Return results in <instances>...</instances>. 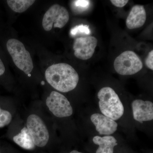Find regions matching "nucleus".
<instances>
[{
	"label": "nucleus",
	"mask_w": 153,
	"mask_h": 153,
	"mask_svg": "<svg viewBox=\"0 0 153 153\" xmlns=\"http://www.w3.org/2000/svg\"><path fill=\"white\" fill-rule=\"evenodd\" d=\"M47 82L55 89L60 92H69L76 87L79 76L76 70L66 63L54 64L45 71Z\"/></svg>",
	"instance_id": "obj_1"
},
{
	"label": "nucleus",
	"mask_w": 153,
	"mask_h": 153,
	"mask_svg": "<svg viewBox=\"0 0 153 153\" xmlns=\"http://www.w3.org/2000/svg\"><path fill=\"white\" fill-rule=\"evenodd\" d=\"M99 106L102 114L114 120L123 115L124 108L117 94L111 88H102L97 94Z\"/></svg>",
	"instance_id": "obj_2"
},
{
	"label": "nucleus",
	"mask_w": 153,
	"mask_h": 153,
	"mask_svg": "<svg viewBox=\"0 0 153 153\" xmlns=\"http://www.w3.org/2000/svg\"><path fill=\"white\" fill-rule=\"evenodd\" d=\"M6 48L16 66L27 74L33 69V63L30 52L25 45L17 39L11 38L6 43Z\"/></svg>",
	"instance_id": "obj_3"
},
{
	"label": "nucleus",
	"mask_w": 153,
	"mask_h": 153,
	"mask_svg": "<svg viewBox=\"0 0 153 153\" xmlns=\"http://www.w3.org/2000/svg\"><path fill=\"white\" fill-rule=\"evenodd\" d=\"M115 70L122 75H133L143 68L141 60L134 52L126 51L116 57L114 63Z\"/></svg>",
	"instance_id": "obj_4"
},
{
	"label": "nucleus",
	"mask_w": 153,
	"mask_h": 153,
	"mask_svg": "<svg viewBox=\"0 0 153 153\" xmlns=\"http://www.w3.org/2000/svg\"><path fill=\"white\" fill-rule=\"evenodd\" d=\"M69 19V13L66 8L60 5H53L44 14L42 20L44 30L49 31L52 27L62 28Z\"/></svg>",
	"instance_id": "obj_5"
},
{
	"label": "nucleus",
	"mask_w": 153,
	"mask_h": 153,
	"mask_svg": "<svg viewBox=\"0 0 153 153\" xmlns=\"http://www.w3.org/2000/svg\"><path fill=\"white\" fill-rule=\"evenodd\" d=\"M27 126L35 146H45L49 141V133L41 118L36 114L30 115L27 119Z\"/></svg>",
	"instance_id": "obj_6"
},
{
	"label": "nucleus",
	"mask_w": 153,
	"mask_h": 153,
	"mask_svg": "<svg viewBox=\"0 0 153 153\" xmlns=\"http://www.w3.org/2000/svg\"><path fill=\"white\" fill-rule=\"evenodd\" d=\"M50 111L57 117H68L73 113V109L66 97L56 91H52L46 100Z\"/></svg>",
	"instance_id": "obj_7"
},
{
	"label": "nucleus",
	"mask_w": 153,
	"mask_h": 153,
	"mask_svg": "<svg viewBox=\"0 0 153 153\" xmlns=\"http://www.w3.org/2000/svg\"><path fill=\"white\" fill-rule=\"evenodd\" d=\"M97 44V39L93 36L76 38L73 44L74 55L78 59L88 60L93 56Z\"/></svg>",
	"instance_id": "obj_8"
},
{
	"label": "nucleus",
	"mask_w": 153,
	"mask_h": 153,
	"mask_svg": "<svg viewBox=\"0 0 153 153\" xmlns=\"http://www.w3.org/2000/svg\"><path fill=\"white\" fill-rule=\"evenodd\" d=\"M131 106L134 118L137 121L143 123L153 120V103L152 102L135 100L132 102Z\"/></svg>",
	"instance_id": "obj_9"
},
{
	"label": "nucleus",
	"mask_w": 153,
	"mask_h": 153,
	"mask_svg": "<svg viewBox=\"0 0 153 153\" xmlns=\"http://www.w3.org/2000/svg\"><path fill=\"white\" fill-rule=\"evenodd\" d=\"M91 120L95 126L96 129L101 135L112 134L117 130V123L111 119L100 114L91 115Z\"/></svg>",
	"instance_id": "obj_10"
},
{
	"label": "nucleus",
	"mask_w": 153,
	"mask_h": 153,
	"mask_svg": "<svg viewBox=\"0 0 153 153\" xmlns=\"http://www.w3.org/2000/svg\"><path fill=\"white\" fill-rule=\"evenodd\" d=\"M146 19V13L144 7L136 5L132 8L126 21V25L129 29L141 27L144 25Z\"/></svg>",
	"instance_id": "obj_11"
},
{
	"label": "nucleus",
	"mask_w": 153,
	"mask_h": 153,
	"mask_svg": "<svg viewBox=\"0 0 153 153\" xmlns=\"http://www.w3.org/2000/svg\"><path fill=\"white\" fill-rule=\"evenodd\" d=\"M93 141L99 146L96 153H113L114 147L117 145V140L111 136H96L94 137Z\"/></svg>",
	"instance_id": "obj_12"
},
{
	"label": "nucleus",
	"mask_w": 153,
	"mask_h": 153,
	"mask_svg": "<svg viewBox=\"0 0 153 153\" xmlns=\"http://www.w3.org/2000/svg\"><path fill=\"white\" fill-rule=\"evenodd\" d=\"M14 142L19 146L28 150H32L36 147L32 137L27 127H24L21 132L13 138Z\"/></svg>",
	"instance_id": "obj_13"
},
{
	"label": "nucleus",
	"mask_w": 153,
	"mask_h": 153,
	"mask_svg": "<svg viewBox=\"0 0 153 153\" xmlns=\"http://www.w3.org/2000/svg\"><path fill=\"white\" fill-rule=\"evenodd\" d=\"M8 6L14 12L22 13L27 10L36 2L34 0H8Z\"/></svg>",
	"instance_id": "obj_14"
},
{
	"label": "nucleus",
	"mask_w": 153,
	"mask_h": 153,
	"mask_svg": "<svg viewBox=\"0 0 153 153\" xmlns=\"http://www.w3.org/2000/svg\"><path fill=\"white\" fill-rule=\"evenodd\" d=\"M12 120V115L10 111L4 109L0 104V128L8 125Z\"/></svg>",
	"instance_id": "obj_15"
},
{
	"label": "nucleus",
	"mask_w": 153,
	"mask_h": 153,
	"mask_svg": "<svg viewBox=\"0 0 153 153\" xmlns=\"http://www.w3.org/2000/svg\"><path fill=\"white\" fill-rule=\"evenodd\" d=\"M91 30L88 25H79L71 29L70 34L72 37H75L79 35H90Z\"/></svg>",
	"instance_id": "obj_16"
},
{
	"label": "nucleus",
	"mask_w": 153,
	"mask_h": 153,
	"mask_svg": "<svg viewBox=\"0 0 153 153\" xmlns=\"http://www.w3.org/2000/svg\"><path fill=\"white\" fill-rule=\"evenodd\" d=\"M90 4L89 1L77 0L72 1V8L75 12H82L86 10Z\"/></svg>",
	"instance_id": "obj_17"
},
{
	"label": "nucleus",
	"mask_w": 153,
	"mask_h": 153,
	"mask_svg": "<svg viewBox=\"0 0 153 153\" xmlns=\"http://www.w3.org/2000/svg\"><path fill=\"white\" fill-rule=\"evenodd\" d=\"M153 50H152L148 54L146 58V65L147 67L151 70H153Z\"/></svg>",
	"instance_id": "obj_18"
},
{
	"label": "nucleus",
	"mask_w": 153,
	"mask_h": 153,
	"mask_svg": "<svg viewBox=\"0 0 153 153\" xmlns=\"http://www.w3.org/2000/svg\"><path fill=\"white\" fill-rule=\"evenodd\" d=\"M128 0H111V2L112 4L118 7H123L128 3Z\"/></svg>",
	"instance_id": "obj_19"
},
{
	"label": "nucleus",
	"mask_w": 153,
	"mask_h": 153,
	"mask_svg": "<svg viewBox=\"0 0 153 153\" xmlns=\"http://www.w3.org/2000/svg\"><path fill=\"white\" fill-rule=\"evenodd\" d=\"M6 71V67L4 61L0 56V77L4 74Z\"/></svg>",
	"instance_id": "obj_20"
},
{
	"label": "nucleus",
	"mask_w": 153,
	"mask_h": 153,
	"mask_svg": "<svg viewBox=\"0 0 153 153\" xmlns=\"http://www.w3.org/2000/svg\"><path fill=\"white\" fill-rule=\"evenodd\" d=\"M70 153H82V152H78V151H76V150H73L72 151H71V152Z\"/></svg>",
	"instance_id": "obj_21"
},
{
	"label": "nucleus",
	"mask_w": 153,
	"mask_h": 153,
	"mask_svg": "<svg viewBox=\"0 0 153 153\" xmlns=\"http://www.w3.org/2000/svg\"><path fill=\"white\" fill-rule=\"evenodd\" d=\"M0 153H1V152H0Z\"/></svg>",
	"instance_id": "obj_22"
}]
</instances>
